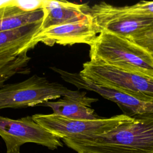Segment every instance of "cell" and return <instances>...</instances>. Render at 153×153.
Wrapping results in <instances>:
<instances>
[{
    "mask_svg": "<svg viewBox=\"0 0 153 153\" xmlns=\"http://www.w3.org/2000/svg\"><path fill=\"white\" fill-rule=\"evenodd\" d=\"M97 35L91 19L41 30L35 35L33 41L36 44L42 42L48 46L75 44H86L90 45Z\"/></svg>",
    "mask_w": 153,
    "mask_h": 153,
    "instance_id": "9c48e42d",
    "label": "cell"
},
{
    "mask_svg": "<svg viewBox=\"0 0 153 153\" xmlns=\"http://www.w3.org/2000/svg\"><path fill=\"white\" fill-rule=\"evenodd\" d=\"M91 61L153 79V56L129 38L103 30L90 45Z\"/></svg>",
    "mask_w": 153,
    "mask_h": 153,
    "instance_id": "7a4b0ae2",
    "label": "cell"
},
{
    "mask_svg": "<svg viewBox=\"0 0 153 153\" xmlns=\"http://www.w3.org/2000/svg\"><path fill=\"white\" fill-rule=\"evenodd\" d=\"M97 100V99L87 96L85 91L74 90L58 100L47 101L41 105L50 108L53 114L64 117L94 120L101 118L91 107V105Z\"/></svg>",
    "mask_w": 153,
    "mask_h": 153,
    "instance_id": "7c38bea8",
    "label": "cell"
},
{
    "mask_svg": "<svg viewBox=\"0 0 153 153\" xmlns=\"http://www.w3.org/2000/svg\"><path fill=\"white\" fill-rule=\"evenodd\" d=\"M132 117L106 133L62 141L78 153H153V114Z\"/></svg>",
    "mask_w": 153,
    "mask_h": 153,
    "instance_id": "6da1fadb",
    "label": "cell"
},
{
    "mask_svg": "<svg viewBox=\"0 0 153 153\" xmlns=\"http://www.w3.org/2000/svg\"><path fill=\"white\" fill-rule=\"evenodd\" d=\"M5 153H20V149H14L7 151Z\"/></svg>",
    "mask_w": 153,
    "mask_h": 153,
    "instance_id": "e0dca14e",
    "label": "cell"
},
{
    "mask_svg": "<svg viewBox=\"0 0 153 153\" xmlns=\"http://www.w3.org/2000/svg\"><path fill=\"white\" fill-rule=\"evenodd\" d=\"M42 7L26 12L20 5L19 1L10 0L0 7V32L18 28L43 19Z\"/></svg>",
    "mask_w": 153,
    "mask_h": 153,
    "instance_id": "4fadbf2b",
    "label": "cell"
},
{
    "mask_svg": "<svg viewBox=\"0 0 153 153\" xmlns=\"http://www.w3.org/2000/svg\"><path fill=\"white\" fill-rule=\"evenodd\" d=\"M50 68L58 74L65 81L75 85L78 89L94 91L103 97L115 103L126 115L132 117L137 114H153V102L142 101L124 93L97 86L82 78L79 73L69 72L57 67Z\"/></svg>",
    "mask_w": 153,
    "mask_h": 153,
    "instance_id": "ba28073f",
    "label": "cell"
},
{
    "mask_svg": "<svg viewBox=\"0 0 153 153\" xmlns=\"http://www.w3.org/2000/svg\"><path fill=\"white\" fill-rule=\"evenodd\" d=\"M81 76L97 85L139 100L153 102V79L89 60L82 65Z\"/></svg>",
    "mask_w": 153,
    "mask_h": 153,
    "instance_id": "3957f363",
    "label": "cell"
},
{
    "mask_svg": "<svg viewBox=\"0 0 153 153\" xmlns=\"http://www.w3.org/2000/svg\"><path fill=\"white\" fill-rule=\"evenodd\" d=\"M10 0H7V1H0V7L6 5L8 2H9Z\"/></svg>",
    "mask_w": 153,
    "mask_h": 153,
    "instance_id": "ac0fdd59",
    "label": "cell"
},
{
    "mask_svg": "<svg viewBox=\"0 0 153 153\" xmlns=\"http://www.w3.org/2000/svg\"><path fill=\"white\" fill-rule=\"evenodd\" d=\"M153 56V23L145 30L129 38Z\"/></svg>",
    "mask_w": 153,
    "mask_h": 153,
    "instance_id": "9a60e30c",
    "label": "cell"
},
{
    "mask_svg": "<svg viewBox=\"0 0 153 153\" xmlns=\"http://www.w3.org/2000/svg\"><path fill=\"white\" fill-rule=\"evenodd\" d=\"M73 91L63 84L35 74L23 81L4 84L0 88V110L41 105Z\"/></svg>",
    "mask_w": 153,
    "mask_h": 153,
    "instance_id": "277c9868",
    "label": "cell"
},
{
    "mask_svg": "<svg viewBox=\"0 0 153 153\" xmlns=\"http://www.w3.org/2000/svg\"><path fill=\"white\" fill-rule=\"evenodd\" d=\"M0 136L7 151L20 149L26 143H34L54 150L62 147L60 139L35 122L32 116L11 119L0 115Z\"/></svg>",
    "mask_w": 153,
    "mask_h": 153,
    "instance_id": "52a82bcc",
    "label": "cell"
},
{
    "mask_svg": "<svg viewBox=\"0 0 153 153\" xmlns=\"http://www.w3.org/2000/svg\"><path fill=\"white\" fill-rule=\"evenodd\" d=\"M32 117L35 122L62 140L101 134L134 119L125 114L94 120L72 119L53 113L36 114Z\"/></svg>",
    "mask_w": 153,
    "mask_h": 153,
    "instance_id": "8992f818",
    "label": "cell"
},
{
    "mask_svg": "<svg viewBox=\"0 0 153 153\" xmlns=\"http://www.w3.org/2000/svg\"><path fill=\"white\" fill-rule=\"evenodd\" d=\"M88 11L97 34L106 30L130 38L153 23L152 14L137 11L131 6L116 7L100 2L89 5Z\"/></svg>",
    "mask_w": 153,
    "mask_h": 153,
    "instance_id": "5b68a950",
    "label": "cell"
},
{
    "mask_svg": "<svg viewBox=\"0 0 153 153\" xmlns=\"http://www.w3.org/2000/svg\"><path fill=\"white\" fill-rule=\"evenodd\" d=\"M131 6L137 11L153 15V1H142Z\"/></svg>",
    "mask_w": 153,
    "mask_h": 153,
    "instance_id": "2e32d148",
    "label": "cell"
},
{
    "mask_svg": "<svg viewBox=\"0 0 153 153\" xmlns=\"http://www.w3.org/2000/svg\"><path fill=\"white\" fill-rule=\"evenodd\" d=\"M25 52L14 59L0 63V88L4 82L16 74H29V63L31 58Z\"/></svg>",
    "mask_w": 153,
    "mask_h": 153,
    "instance_id": "5bb4252c",
    "label": "cell"
},
{
    "mask_svg": "<svg viewBox=\"0 0 153 153\" xmlns=\"http://www.w3.org/2000/svg\"><path fill=\"white\" fill-rule=\"evenodd\" d=\"M41 7L44 12L41 30L91 19L88 11L89 5L87 4H79L66 1L42 0Z\"/></svg>",
    "mask_w": 153,
    "mask_h": 153,
    "instance_id": "30bf717a",
    "label": "cell"
},
{
    "mask_svg": "<svg viewBox=\"0 0 153 153\" xmlns=\"http://www.w3.org/2000/svg\"><path fill=\"white\" fill-rule=\"evenodd\" d=\"M42 20L0 32V63L10 61L36 45L34 37L41 30Z\"/></svg>",
    "mask_w": 153,
    "mask_h": 153,
    "instance_id": "8fae6325",
    "label": "cell"
}]
</instances>
